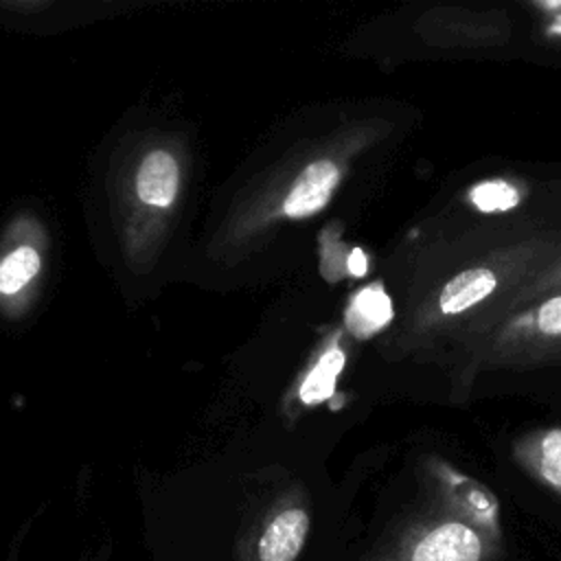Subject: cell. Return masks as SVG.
Wrapping results in <instances>:
<instances>
[{"instance_id":"1","label":"cell","mask_w":561,"mask_h":561,"mask_svg":"<svg viewBox=\"0 0 561 561\" xmlns=\"http://www.w3.org/2000/svg\"><path fill=\"white\" fill-rule=\"evenodd\" d=\"M484 364L535 366L561 359V291L502 320L482 346Z\"/></svg>"},{"instance_id":"2","label":"cell","mask_w":561,"mask_h":561,"mask_svg":"<svg viewBox=\"0 0 561 561\" xmlns=\"http://www.w3.org/2000/svg\"><path fill=\"white\" fill-rule=\"evenodd\" d=\"M486 550L484 533L451 515L414 524L390 561H486Z\"/></svg>"},{"instance_id":"3","label":"cell","mask_w":561,"mask_h":561,"mask_svg":"<svg viewBox=\"0 0 561 561\" xmlns=\"http://www.w3.org/2000/svg\"><path fill=\"white\" fill-rule=\"evenodd\" d=\"M440 489L445 502L454 508V517L476 526L480 533L500 535V504L489 489L449 469L440 476Z\"/></svg>"},{"instance_id":"4","label":"cell","mask_w":561,"mask_h":561,"mask_svg":"<svg viewBox=\"0 0 561 561\" xmlns=\"http://www.w3.org/2000/svg\"><path fill=\"white\" fill-rule=\"evenodd\" d=\"M500 285V272L493 265H471L454 274L436 296L440 318L462 316L484 302Z\"/></svg>"},{"instance_id":"5","label":"cell","mask_w":561,"mask_h":561,"mask_svg":"<svg viewBox=\"0 0 561 561\" xmlns=\"http://www.w3.org/2000/svg\"><path fill=\"white\" fill-rule=\"evenodd\" d=\"M309 533L305 508L291 506L276 513L256 541L259 561H296Z\"/></svg>"},{"instance_id":"6","label":"cell","mask_w":561,"mask_h":561,"mask_svg":"<svg viewBox=\"0 0 561 561\" xmlns=\"http://www.w3.org/2000/svg\"><path fill=\"white\" fill-rule=\"evenodd\" d=\"M340 180V169L335 162L322 158L302 169L294 186L289 188L283 210L289 217H309L318 213L335 191Z\"/></svg>"},{"instance_id":"7","label":"cell","mask_w":561,"mask_h":561,"mask_svg":"<svg viewBox=\"0 0 561 561\" xmlns=\"http://www.w3.org/2000/svg\"><path fill=\"white\" fill-rule=\"evenodd\" d=\"M136 188L142 202L151 206H169L178 191V164L167 151H151L136 178Z\"/></svg>"},{"instance_id":"8","label":"cell","mask_w":561,"mask_h":561,"mask_svg":"<svg viewBox=\"0 0 561 561\" xmlns=\"http://www.w3.org/2000/svg\"><path fill=\"white\" fill-rule=\"evenodd\" d=\"M392 318V302L381 285H368L357 291L346 309V327L357 337L381 331Z\"/></svg>"},{"instance_id":"9","label":"cell","mask_w":561,"mask_h":561,"mask_svg":"<svg viewBox=\"0 0 561 561\" xmlns=\"http://www.w3.org/2000/svg\"><path fill=\"white\" fill-rule=\"evenodd\" d=\"M522 462L548 489L561 495V430H546L524 451Z\"/></svg>"},{"instance_id":"10","label":"cell","mask_w":561,"mask_h":561,"mask_svg":"<svg viewBox=\"0 0 561 561\" xmlns=\"http://www.w3.org/2000/svg\"><path fill=\"white\" fill-rule=\"evenodd\" d=\"M344 353L340 348H329L318 364L313 366V370L307 375V379L300 386V399L307 405L320 403L324 399H329L335 390V379L344 368Z\"/></svg>"},{"instance_id":"11","label":"cell","mask_w":561,"mask_h":561,"mask_svg":"<svg viewBox=\"0 0 561 561\" xmlns=\"http://www.w3.org/2000/svg\"><path fill=\"white\" fill-rule=\"evenodd\" d=\"M469 199L480 213H506L522 202V193L513 182L495 178L471 186Z\"/></svg>"},{"instance_id":"12","label":"cell","mask_w":561,"mask_h":561,"mask_svg":"<svg viewBox=\"0 0 561 561\" xmlns=\"http://www.w3.org/2000/svg\"><path fill=\"white\" fill-rule=\"evenodd\" d=\"M39 270V254L22 245L13 250L2 263H0V291L2 294H15L20 291Z\"/></svg>"},{"instance_id":"13","label":"cell","mask_w":561,"mask_h":561,"mask_svg":"<svg viewBox=\"0 0 561 561\" xmlns=\"http://www.w3.org/2000/svg\"><path fill=\"white\" fill-rule=\"evenodd\" d=\"M561 289V263L559 265H552L548 270H543L522 294L519 298L515 300V305H522L524 300H535L539 298L541 294H548V291H557Z\"/></svg>"},{"instance_id":"14","label":"cell","mask_w":561,"mask_h":561,"mask_svg":"<svg viewBox=\"0 0 561 561\" xmlns=\"http://www.w3.org/2000/svg\"><path fill=\"white\" fill-rule=\"evenodd\" d=\"M348 267H351V272L357 274V276L366 272V259H364V254H362L359 250H353V254H351V259H348Z\"/></svg>"}]
</instances>
